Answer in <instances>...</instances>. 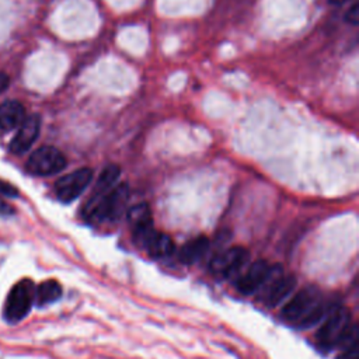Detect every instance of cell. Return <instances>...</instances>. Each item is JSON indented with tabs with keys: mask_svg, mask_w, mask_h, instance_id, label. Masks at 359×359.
Masks as SVG:
<instances>
[{
	"mask_svg": "<svg viewBox=\"0 0 359 359\" xmlns=\"http://www.w3.org/2000/svg\"><path fill=\"white\" fill-rule=\"evenodd\" d=\"M129 199V188L126 184L115 185L111 191L102 195H94L87 201L83 209V216L90 222L115 220L123 212Z\"/></svg>",
	"mask_w": 359,
	"mask_h": 359,
	"instance_id": "6da1fadb",
	"label": "cell"
},
{
	"mask_svg": "<svg viewBox=\"0 0 359 359\" xmlns=\"http://www.w3.org/2000/svg\"><path fill=\"white\" fill-rule=\"evenodd\" d=\"M35 297V286L31 279H21L17 282L6 300L4 317L10 323L22 320L31 310L32 302Z\"/></svg>",
	"mask_w": 359,
	"mask_h": 359,
	"instance_id": "7a4b0ae2",
	"label": "cell"
},
{
	"mask_svg": "<svg viewBox=\"0 0 359 359\" xmlns=\"http://www.w3.org/2000/svg\"><path fill=\"white\" fill-rule=\"evenodd\" d=\"M296 287V278L294 276H285L282 273L280 265H271L268 278L259 290L264 303L268 307H276L282 303Z\"/></svg>",
	"mask_w": 359,
	"mask_h": 359,
	"instance_id": "3957f363",
	"label": "cell"
},
{
	"mask_svg": "<svg viewBox=\"0 0 359 359\" xmlns=\"http://www.w3.org/2000/svg\"><path fill=\"white\" fill-rule=\"evenodd\" d=\"M351 325V317L346 309L337 307L325 316V321L317 332L318 344L325 349L338 346L341 338Z\"/></svg>",
	"mask_w": 359,
	"mask_h": 359,
	"instance_id": "277c9868",
	"label": "cell"
},
{
	"mask_svg": "<svg viewBox=\"0 0 359 359\" xmlns=\"http://www.w3.org/2000/svg\"><path fill=\"white\" fill-rule=\"evenodd\" d=\"M323 302L321 292L313 286L296 292L292 299L282 307L280 316L289 323L297 324L306 314H309L318 303Z\"/></svg>",
	"mask_w": 359,
	"mask_h": 359,
	"instance_id": "5b68a950",
	"label": "cell"
},
{
	"mask_svg": "<svg viewBox=\"0 0 359 359\" xmlns=\"http://www.w3.org/2000/svg\"><path fill=\"white\" fill-rule=\"evenodd\" d=\"M66 167V157L53 146H41L28 158L27 168L34 175H52Z\"/></svg>",
	"mask_w": 359,
	"mask_h": 359,
	"instance_id": "8992f818",
	"label": "cell"
},
{
	"mask_svg": "<svg viewBox=\"0 0 359 359\" xmlns=\"http://www.w3.org/2000/svg\"><path fill=\"white\" fill-rule=\"evenodd\" d=\"M91 180H93L91 168L83 167V168L74 170L73 172L66 174L56 181L55 184L56 196L62 202L69 203L83 194V191L88 187Z\"/></svg>",
	"mask_w": 359,
	"mask_h": 359,
	"instance_id": "52a82bcc",
	"label": "cell"
},
{
	"mask_svg": "<svg viewBox=\"0 0 359 359\" xmlns=\"http://www.w3.org/2000/svg\"><path fill=\"white\" fill-rule=\"evenodd\" d=\"M133 238L153 258L168 257L175 250V244L172 238L165 233L154 230V227H149L146 230L133 233Z\"/></svg>",
	"mask_w": 359,
	"mask_h": 359,
	"instance_id": "ba28073f",
	"label": "cell"
},
{
	"mask_svg": "<svg viewBox=\"0 0 359 359\" xmlns=\"http://www.w3.org/2000/svg\"><path fill=\"white\" fill-rule=\"evenodd\" d=\"M248 259V251L244 247H230L210 261V271L216 275L231 276L245 264Z\"/></svg>",
	"mask_w": 359,
	"mask_h": 359,
	"instance_id": "9c48e42d",
	"label": "cell"
},
{
	"mask_svg": "<svg viewBox=\"0 0 359 359\" xmlns=\"http://www.w3.org/2000/svg\"><path fill=\"white\" fill-rule=\"evenodd\" d=\"M41 129V118L39 115L34 114L29 115L22 121V123L18 126L17 135L13 137L10 143V151L14 154H22L29 150V147L34 144L39 135Z\"/></svg>",
	"mask_w": 359,
	"mask_h": 359,
	"instance_id": "30bf717a",
	"label": "cell"
},
{
	"mask_svg": "<svg viewBox=\"0 0 359 359\" xmlns=\"http://www.w3.org/2000/svg\"><path fill=\"white\" fill-rule=\"evenodd\" d=\"M269 269H271V265L265 259H258L252 262L247 268L245 273L237 280V290L241 294H247V296L258 292L265 283Z\"/></svg>",
	"mask_w": 359,
	"mask_h": 359,
	"instance_id": "8fae6325",
	"label": "cell"
},
{
	"mask_svg": "<svg viewBox=\"0 0 359 359\" xmlns=\"http://www.w3.org/2000/svg\"><path fill=\"white\" fill-rule=\"evenodd\" d=\"M25 119V109L21 102L15 100H7L0 104V129L13 130L18 128Z\"/></svg>",
	"mask_w": 359,
	"mask_h": 359,
	"instance_id": "7c38bea8",
	"label": "cell"
},
{
	"mask_svg": "<svg viewBox=\"0 0 359 359\" xmlns=\"http://www.w3.org/2000/svg\"><path fill=\"white\" fill-rule=\"evenodd\" d=\"M209 238L205 237V236H198L189 241H187L181 250H180V254H178V259L182 262V264H195L196 261H199L205 254L206 251L209 250Z\"/></svg>",
	"mask_w": 359,
	"mask_h": 359,
	"instance_id": "4fadbf2b",
	"label": "cell"
},
{
	"mask_svg": "<svg viewBox=\"0 0 359 359\" xmlns=\"http://www.w3.org/2000/svg\"><path fill=\"white\" fill-rule=\"evenodd\" d=\"M128 222L132 227L133 233L146 230L149 227H153V219H151V210L147 203L142 202L135 206H132L128 210Z\"/></svg>",
	"mask_w": 359,
	"mask_h": 359,
	"instance_id": "5bb4252c",
	"label": "cell"
},
{
	"mask_svg": "<svg viewBox=\"0 0 359 359\" xmlns=\"http://www.w3.org/2000/svg\"><path fill=\"white\" fill-rule=\"evenodd\" d=\"M119 175H121V167L118 164H108L101 171V174L95 182L94 195H102V194L111 191L115 187Z\"/></svg>",
	"mask_w": 359,
	"mask_h": 359,
	"instance_id": "9a60e30c",
	"label": "cell"
},
{
	"mask_svg": "<svg viewBox=\"0 0 359 359\" xmlns=\"http://www.w3.org/2000/svg\"><path fill=\"white\" fill-rule=\"evenodd\" d=\"M35 296H36L38 304H41V306L52 303L62 296V286L55 279L43 280L35 290Z\"/></svg>",
	"mask_w": 359,
	"mask_h": 359,
	"instance_id": "2e32d148",
	"label": "cell"
},
{
	"mask_svg": "<svg viewBox=\"0 0 359 359\" xmlns=\"http://www.w3.org/2000/svg\"><path fill=\"white\" fill-rule=\"evenodd\" d=\"M330 311L331 310L328 309V306L321 302L309 314H306L296 325L300 328H310V327L316 325L318 321H321Z\"/></svg>",
	"mask_w": 359,
	"mask_h": 359,
	"instance_id": "e0dca14e",
	"label": "cell"
},
{
	"mask_svg": "<svg viewBox=\"0 0 359 359\" xmlns=\"http://www.w3.org/2000/svg\"><path fill=\"white\" fill-rule=\"evenodd\" d=\"M0 195L7 196V198H15L18 195V189L13 187L10 182L0 180Z\"/></svg>",
	"mask_w": 359,
	"mask_h": 359,
	"instance_id": "ac0fdd59",
	"label": "cell"
},
{
	"mask_svg": "<svg viewBox=\"0 0 359 359\" xmlns=\"http://www.w3.org/2000/svg\"><path fill=\"white\" fill-rule=\"evenodd\" d=\"M348 22L356 25L358 24V20H359V4L358 3H353L351 6V8L346 11V18H345Z\"/></svg>",
	"mask_w": 359,
	"mask_h": 359,
	"instance_id": "d6986e66",
	"label": "cell"
},
{
	"mask_svg": "<svg viewBox=\"0 0 359 359\" xmlns=\"http://www.w3.org/2000/svg\"><path fill=\"white\" fill-rule=\"evenodd\" d=\"M337 359H359L358 345L351 346V348H348V349H344V351H342V353H341Z\"/></svg>",
	"mask_w": 359,
	"mask_h": 359,
	"instance_id": "ffe728a7",
	"label": "cell"
},
{
	"mask_svg": "<svg viewBox=\"0 0 359 359\" xmlns=\"http://www.w3.org/2000/svg\"><path fill=\"white\" fill-rule=\"evenodd\" d=\"M0 213L1 215H13L14 209H13L11 205H8V203H6L4 201L0 199Z\"/></svg>",
	"mask_w": 359,
	"mask_h": 359,
	"instance_id": "44dd1931",
	"label": "cell"
},
{
	"mask_svg": "<svg viewBox=\"0 0 359 359\" xmlns=\"http://www.w3.org/2000/svg\"><path fill=\"white\" fill-rule=\"evenodd\" d=\"M8 83H10L8 76L6 73H0V93H3L8 87Z\"/></svg>",
	"mask_w": 359,
	"mask_h": 359,
	"instance_id": "7402d4cb",
	"label": "cell"
},
{
	"mask_svg": "<svg viewBox=\"0 0 359 359\" xmlns=\"http://www.w3.org/2000/svg\"><path fill=\"white\" fill-rule=\"evenodd\" d=\"M331 4H335V6H341V4H344V3H346L348 0H328Z\"/></svg>",
	"mask_w": 359,
	"mask_h": 359,
	"instance_id": "603a6c76",
	"label": "cell"
}]
</instances>
